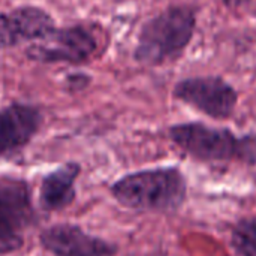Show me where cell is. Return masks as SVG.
Segmentation results:
<instances>
[{
    "mask_svg": "<svg viewBox=\"0 0 256 256\" xmlns=\"http://www.w3.org/2000/svg\"><path fill=\"white\" fill-rule=\"evenodd\" d=\"M171 140L198 160H250L256 159V141L240 138L228 129L202 123H183L170 129Z\"/></svg>",
    "mask_w": 256,
    "mask_h": 256,
    "instance_id": "3",
    "label": "cell"
},
{
    "mask_svg": "<svg viewBox=\"0 0 256 256\" xmlns=\"http://www.w3.org/2000/svg\"><path fill=\"white\" fill-rule=\"evenodd\" d=\"M81 166L69 162L44 177L39 190V204L44 210L56 212L68 207L75 198V182Z\"/></svg>",
    "mask_w": 256,
    "mask_h": 256,
    "instance_id": "10",
    "label": "cell"
},
{
    "mask_svg": "<svg viewBox=\"0 0 256 256\" xmlns=\"http://www.w3.org/2000/svg\"><path fill=\"white\" fill-rule=\"evenodd\" d=\"M174 96L213 118L231 117L238 100L237 92L218 76L183 80L176 86Z\"/></svg>",
    "mask_w": 256,
    "mask_h": 256,
    "instance_id": "5",
    "label": "cell"
},
{
    "mask_svg": "<svg viewBox=\"0 0 256 256\" xmlns=\"http://www.w3.org/2000/svg\"><path fill=\"white\" fill-rule=\"evenodd\" d=\"M196 20L192 9L174 6L150 20L140 33L135 57L146 64L174 60L194 38Z\"/></svg>",
    "mask_w": 256,
    "mask_h": 256,
    "instance_id": "2",
    "label": "cell"
},
{
    "mask_svg": "<svg viewBox=\"0 0 256 256\" xmlns=\"http://www.w3.org/2000/svg\"><path fill=\"white\" fill-rule=\"evenodd\" d=\"M99 39L94 30L86 26H72L66 28H52L44 38L34 40L27 48L32 60L52 63H84L96 56Z\"/></svg>",
    "mask_w": 256,
    "mask_h": 256,
    "instance_id": "4",
    "label": "cell"
},
{
    "mask_svg": "<svg viewBox=\"0 0 256 256\" xmlns=\"http://www.w3.org/2000/svg\"><path fill=\"white\" fill-rule=\"evenodd\" d=\"M42 123L40 112L30 105L14 104L0 111V156H12L26 147Z\"/></svg>",
    "mask_w": 256,
    "mask_h": 256,
    "instance_id": "9",
    "label": "cell"
},
{
    "mask_svg": "<svg viewBox=\"0 0 256 256\" xmlns=\"http://www.w3.org/2000/svg\"><path fill=\"white\" fill-rule=\"evenodd\" d=\"M111 192L124 207L146 212L177 210L186 200V180L177 168H158L117 180Z\"/></svg>",
    "mask_w": 256,
    "mask_h": 256,
    "instance_id": "1",
    "label": "cell"
},
{
    "mask_svg": "<svg viewBox=\"0 0 256 256\" xmlns=\"http://www.w3.org/2000/svg\"><path fill=\"white\" fill-rule=\"evenodd\" d=\"M42 246L56 256H112L117 248L75 225H54L40 234Z\"/></svg>",
    "mask_w": 256,
    "mask_h": 256,
    "instance_id": "7",
    "label": "cell"
},
{
    "mask_svg": "<svg viewBox=\"0 0 256 256\" xmlns=\"http://www.w3.org/2000/svg\"><path fill=\"white\" fill-rule=\"evenodd\" d=\"M33 212L27 188L18 182L0 184V255L22 246V231L32 222Z\"/></svg>",
    "mask_w": 256,
    "mask_h": 256,
    "instance_id": "6",
    "label": "cell"
},
{
    "mask_svg": "<svg viewBox=\"0 0 256 256\" xmlns=\"http://www.w3.org/2000/svg\"><path fill=\"white\" fill-rule=\"evenodd\" d=\"M54 28V20L44 9L21 6L0 14V48L34 42Z\"/></svg>",
    "mask_w": 256,
    "mask_h": 256,
    "instance_id": "8",
    "label": "cell"
},
{
    "mask_svg": "<svg viewBox=\"0 0 256 256\" xmlns=\"http://www.w3.org/2000/svg\"><path fill=\"white\" fill-rule=\"evenodd\" d=\"M230 8H238V6H242V4H244L248 0H224Z\"/></svg>",
    "mask_w": 256,
    "mask_h": 256,
    "instance_id": "12",
    "label": "cell"
},
{
    "mask_svg": "<svg viewBox=\"0 0 256 256\" xmlns=\"http://www.w3.org/2000/svg\"><path fill=\"white\" fill-rule=\"evenodd\" d=\"M231 242L240 256H256V216L242 219L234 226Z\"/></svg>",
    "mask_w": 256,
    "mask_h": 256,
    "instance_id": "11",
    "label": "cell"
}]
</instances>
